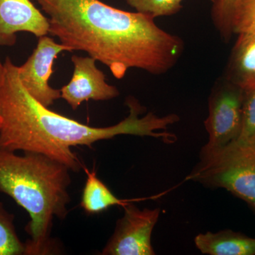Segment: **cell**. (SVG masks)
<instances>
[{"label":"cell","mask_w":255,"mask_h":255,"mask_svg":"<svg viewBox=\"0 0 255 255\" xmlns=\"http://www.w3.org/2000/svg\"><path fill=\"white\" fill-rule=\"evenodd\" d=\"M235 142L255 145V88L245 90L241 130Z\"/></svg>","instance_id":"cell-16"},{"label":"cell","mask_w":255,"mask_h":255,"mask_svg":"<svg viewBox=\"0 0 255 255\" xmlns=\"http://www.w3.org/2000/svg\"><path fill=\"white\" fill-rule=\"evenodd\" d=\"M233 34L255 33V0H238L233 14Z\"/></svg>","instance_id":"cell-17"},{"label":"cell","mask_w":255,"mask_h":255,"mask_svg":"<svg viewBox=\"0 0 255 255\" xmlns=\"http://www.w3.org/2000/svg\"><path fill=\"white\" fill-rule=\"evenodd\" d=\"M244 97L245 90L223 75L215 82L209 97V114L204 122L209 138L201 151L219 150L237 140Z\"/></svg>","instance_id":"cell-5"},{"label":"cell","mask_w":255,"mask_h":255,"mask_svg":"<svg viewBox=\"0 0 255 255\" xmlns=\"http://www.w3.org/2000/svg\"><path fill=\"white\" fill-rule=\"evenodd\" d=\"M183 0H125L129 6L137 12L149 15L155 18L159 16H172L182 9Z\"/></svg>","instance_id":"cell-15"},{"label":"cell","mask_w":255,"mask_h":255,"mask_svg":"<svg viewBox=\"0 0 255 255\" xmlns=\"http://www.w3.org/2000/svg\"><path fill=\"white\" fill-rule=\"evenodd\" d=\"M70 169L48 156L33 152L18 155L0 148V192L12 198L29 214L26 227L30 239L26 255H48L53 219L68 215Z\"/></svg>","instance_id":"cell-3"},{"label":"cell","mask_w":255,"mask_h":255,"mask_svg":"<svg viewBox=\"0 0 255 255\" xmlns=\"http://www.w3.org/2000/svg\"><path fill=\"white\" fill-rule=\"evenodd\" d=\"M28 32L38 38L49 34L48 17L32 0H0V45L13 46L16 33Z\"/></svg>","instance_id":"cell-9"},{"label":"cell","mask_w":255,"mask_h":255,"mask_svg":"<svg viewBox=\"0 0 255 255\" xmlns=\"http://www.w3.org/2000/svg\"><path fill=\"white\" fill-rule=\"evenodd\" d=\"M4 63H1L0 60V85H1V82H3V78H4Z\"/></svg>","instance_id":"cell-18"},{"label":"cell","mask_w":255,"mask_h":255,"mask_svg":"<svg viewBox=\"0 0 255 255\" xmlns=\"http://www.w3.org/2000/svg\"><path fill=\"white\" fill-rule=\"evenodd\" d=\"M113 236L102 252L103 255H154L151 236L158 221L160 209H140L129 204L123 206Z\"/></svg>","instance_id":"cell-6"},{"label":"cell","mask_w":255,"mask_h":255,"mask_svg":"<svg viewBox=\"0 0 255 255\" xmlns=\"http://www.w3.org/2000/svg\"><path fill=\"white\" fill-rule=\"evenodd\" d=\"M73 76L68 85L60 89L61 98L73 110L89 100L107 101L120 95L118 89L106 82L105 73L97 68L95 58L73 55Z\"/></svg>","instance_id":"cell-8"},{"label":"cell","mask_w":255,"mask_h":255,"mask_svg":"<svg viewBox=\"0 0 255 255\" xmlns=\"http://www.w3.org/2000/svg\"><path fill=\"white\" fill-rule=\"evenodd\" d=\"M32 1L48 16L50 35L73 51H85L119 80L131 68L164 75L184 53L182 38L159 28L149 15L100 0Z\"/></svg>","instance_id":"cell-1"},{"label":"cell","mask_w":255,"mask_h":255,"mask_svg":"<svg viewBox=\"0 0 255 255\" xmlns=\"http://www.w3.org/2000/svg\"><path fill=\"white\" fill-rule=\"evenodd\" d=\"M0 128H1V119H0Z\"/></svg>","instance_id":"cell-19"},{"label":"cell","mask_w":255,"mask_h":255,"mask_svg":"<svg viewBox=\"0 0 255 255\" xmlns=\"http://www.w3.org/2000/svg\"><path fill=\"white\" fill-rule=\"evenodd\" d=\"M14 219L0 202V255H26V245L18 237Z\"/></svg>","instance_id":"cell-13"},{"label":"cell","mask_w":255,"mask_h":255,"mask_svg":"<svg viewBox=\"0 0 255 255\" xmlns=\"http://www.w3.org/2000/svg\"><path fill=\"white\" fill-rule=\"evenodd\" d=\"M4 75L0 85V148L16 152L43 154L68 166L70 170L82 168L71 147L87 145L120 135L149 136L170 143L174 134L166 131L177 123V114L158 117L134 97H128V116L108 127H92L50 110L35 100L23 86L18 66L9 58L4 63Z\"/></svg>","instance_id":"cell-2"},{"label":"cell","mask_w":255,"mask_h":255,"mask_svg":"<svg viewBox=\"0 0 255 255\" xmlns=\"http://www.w3.org/2000/svg\"><path fill=\"white\" fill-rule=\"evenodd\" d=\"M194 243L203 254L255 255V238L231 230L197 235Z\"/></svg>","instance_id":"cell-11"},{"label":"cell","mask_w":255,"mask_h":255,"mask_svg":"<svg viewBox=\"0 0 255 255\" xmlns=\"http://www.w3.org/2000/svg\"><path fill=\"white\" fill-rule=\"evenodd\" d=\"M238 35L223 76L244 90L255 88V33Z\"/></svg>","instance_id":"cell-10"},{"label":"cell","mask_w":255,"mask_h":255,"mask_svg":"<svg viewBox=\"0 0 255 255\" xmlns=\"http://www.w3.org/2000/svg\"><path fill=\"white\" fill-rule=\"evenodd\" d=\"M206 187L222 188L255 209V145L234 142L200 152V162L187 177Z\"/></svg>","instance_id":"cell-4"},{"label":"cell","mask_w":255,"mask_h":255,"mask_svg":"<svg viewBox=\"0 0 255 255\" xmlns=\"http://www.w3.org/2000/svg\"><path fill=\"white\" fill-rule=\"evenodd\" d=\"M238 0H213L211 19L221 38L228 43L233 36V14Z\"/></svg>","instance_id":"cell-14"},{"label":"cell","mask_w":255,"mask_h":255,"mask_svg":"<svg viewBox=\"0 0 255 255\" xmlns=\"http://www.w3.org/2000/svg\"><path fill=\"white\" fill-rule=\"evenodd\" d=\"M87 179L82 192V209L89 214H100L114 206H124L130 200L120 199L114 195L103 182L97 177L95 172L85 169Z\"/></svg>","instance_id":"cell-12"},{"label":"cell","mask_w":255,"mask_h":255,"mask_svg":"<svg viewBox=\"0 0 255 255\" xmlns=\"http://www.w3.org/2000/svg\"><path fill=\"white\" fill-rule=\"evenodd\" d=\"M64 51L73 52V50L61 43H56L48 35L41 36L29 58L18 66V77L23 86L35 100L46 107L61 98L60 90L52 88L48 81L53 73L54 60Z\"/></svg>","instance_id":"cell-7"}]
</instances>
